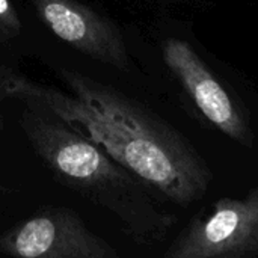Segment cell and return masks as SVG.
<instances>
[{
  "instance_id": "7a4b0ae2",
  "label": "cell",
  "mask_w": 258,
  "mask_h": 258,
  "mask_svg": "<svg viewBox=\"0 0 258 258\" xmlns=\"http://www.w3.org/2000/svg\"><path fill=\"white\" fill-rule=\"evenodd\" d=\"M21 103L20 128L60 184L113 215L136 243L151 246L166 237L175 218L154 204L141 180L51 112Z\"/></svg>"
},
{
  "instance_id": "6da1fadb",
  "label": "cell",
  "mask_w": 258,
  "mask_h": 258,
  "mask_svg": "<svg viewBox=\"0 0 258 258\" xmlns=\"http://www.w3.org/2000/svg\"><path fill=\"white\" fill-rule=\"evenodd\" d=\"M59 74L71 94L0 67V127L6 100L33 103L97 144L147 187L172 203L187 207L207 194L213 174L178 130L113 86L68 68H60Z\"/></svg>"
},
{
  "instance_id": "8992f818",
  "label": "cell",
  "mask_w": 258,
  "mask_h": 258,
  "mask_svg": "<svg viewBox=\"0 0 258 258\" xmlns=\"http://www.w3.org/2000/svg\"><path fill=\"white\" fill-rule=\"evenodd\" d=\"M41 21L65 44L80 53L127 70L128 50L121 29L113 20L80 0H30Z\"/></svg>"
},
{
  "instance_id": "277c9868",
  "label": "cell",
  "mask_w": 258,
  "mask_h": 258,
  "mask_svg": "<svg viewBox=\"0 0 258 258\" xmlns=\"http://www.w3.org/2000/svg\"><path fill=\"white\" fill-rule=\"evenodd\" d=\"M0 254L17 258H118L70 207L50 206L0 234Z\"/></svg>"
},
{
  "instance_id": "ba28073f",
  "label": "cell",
  "mask_w": 258,
  "mask_h": 258,
  "mask_svg": "<svg viewBox=\"0 0 258 258\" xmlns=\"http://www.w3.org/2000/svg\"><path fill=\"white\" fill-rule=\"evenodd\" d=\"M9 192H11V189H9L6 184L0 183V197H2V195H6V194H9Z\"/></svg>"
},
{
  "instance_id": "52a82bcc",
  "label": "cell",
  "mask_w": 258,
  "mask_h": 258,
  "mask_svg": "<svg viewBox=\"0 0 258 258\" xmlns=\"http://www.w3.org/2000/svg\"><path fill=\"white\" fill-rule=\"evenodd\" d=\"M23 24L12 0H0V44H6L20 36Z\"/></svg>"
},
{
  "instance_id": "5b68a950",
  "label": "cell",
  "mask_w": 258,
  "mask_h": 258,
  "mask_svg": "<svg viewBox=\"0 0 258 258\" xmlns=\"http://www.w3.org/2000/svg\"><path fill=\"white\" fill-rule=\"evenodd\" d=\"M163 59L200 112L224 135L252 148L254 133L243 106L212 73L190 44L168 38L163 42Z\"/></svg>"
},
{
  "instance_id": "3957f363",
  "label": "cell",
  "mask_w": 258,
  "mask_h": 258,
  "mask_svg": "<svg viewBox=\"0 0 258 258\" xmlns=\"http://www.w3.org/2000/svg\"><path fill=\"white\" fill-rule=\"evenodd\" d=\"M165 257H258V186L243 198H221L209 212L197 215Z\"/></svg>"
}]
</instances>
